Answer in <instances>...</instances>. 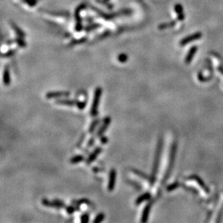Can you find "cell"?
Instances as JSON below:
<instances>
[{
    "instance_id": "1",
    "label": "cell",
    "mask_w": 223,
    "mask_h": 223,
    "mask_svg": "<svg viewBox=\"0 0 223 223\" xmlns=\"http://www.w3.org/2000/svg\"><path fill=\"white\" fill-rule=\"evenodd\" d=\"M163 149V140H160L158 142V146H157L155 157L154 163H153V171H152L151 176H150V184L151 186L154 185L155 182L156 181V176L158 174V168H159V163H160V155L162 153Z\"/></svg>"
},
{
    "instance_id": "2",
    "label": "cell",
    "mask_w": 223,
    "mask_h": 223,
    "mask_svg": "<svg viewBox=\"0 0 223 223\" xmlns=\"http://www.w3.org/2000/svg\"><path fill=\"white\" fill-rule=\"evenodd\" d=\"M102 95V88L98 87L95 90L94 97H93V103H92L91 108H90V116L94 117L98 114V106H99L100 101H101Z\"/></svg>"
},
{
    "instance_id": "3",
    "label": "cell",
    "mask_w": 223,
    "mask_h": 223,
    "mask_svg": "<svg viewBox=\"0 0 223 223\" xmlns=\"http://www.w3.org/2000/svg\"><path fill=\"white\" fill-rule=\"evenodd\" d=\"M116 176L117 173L115 169L112 168L110 170L109 177H108V191L111 192L114 190L116 182Z\"/></svg>"
},
{
    "instance_id": "4",
    "label": "cell",
    "mask_w": 223,
    "mask_h": 223,
    "mask_svg": "<svg viewBox=\"0 0 223 223\" xmlns=\"http://www.w3.org/2000/svg\"><path fill=\"white\" fill-rule=\"evenodd\" d=\"M201 36H202V33H201V32H196V33L192 34V35H188V36L185 37L184 38H183L181 41H180V45L181 46H185V45L191 43V42L200 39V38H201Z\"/></svg>"
},
{
    "instance_id": "5",
    "label": "cell",
    "mask_w": 223,
    "mask_h": 223,
    "mask_svg": "<svg viewBox=\"0 0 223 223\" xmlns=\"http://www.w3.org/2000/svg\"><path fill=\"white\" fill-rule=\"evenodd\" d=\"M111 119L110 116H106V117H105L104 119H103V124L101 126V127H100L99 129L97 131V133H96V135H95V137H101V136L103 135L105 132H106V131L107 130L108 127H109V125L111 124Z\"/></svg>"
},
{
    "instance_id": "6",
    "label": "cell",
    "mask_w": 223,
    "mask_h": 223,
    "mask_svg": "<svg viewBox=\"0 0 223 223\" xmlns=\"http://www.w3.org/2000/svg\"><path fill=\"white\" fill-rule=\"evenodd\" d=\"M70 95V93L68 91H51L48 92L46 94V98L47 99H52V98H62V97H67Z\"/></svg>"
},
{
    "instance_id": "7",
    "label": "cell",
    "mask_w": 223,
    "mask_h": 223,
    "mask_svg": "<svg viewBox=\"0 0 223 223\" xmlns=\"http://www.w3.org/2000/svg\"><path fill=\"white\" fill-rule=\"evenodd\" d=\"M102 151H103V148H102L101 147H96L94 149V150L89 155L88 158H87V160H85L86 164L89 165L91 164L92 163L94 162L95 159L97 158V157L101 154Z\"/></svg>"
},
{
    "instance_id": "8",
    "label": "cell",
    "mask_w": 223,
    "mask_h": 223,
    "mask_svg": "<svg viewBox=\"0 0 223 223\" xmlns=\"http://www.w3.org/2000/svg\"><path fill=\"white\" fill-rule=\"evenodd\" d=\"M153 204V200H150V201L147 204L145 207L144 208L143 211H142V218H141L142 222H146L147 221L149 214H150V209H151Z\"/></svg>"
},
{
    "instance_id": "9",
    "label": "cell",
    "mask_w": 223,
    "mask_h": 223,
    "mask_svg": "<svg viewBox=\"0 0 223 223\" xmlns=\"http://www.w3.org/2000/svg\"><path fill=\"white\" fill-rule=\"evenodd\" d=\"M78 100H74V99H60L56 101V104L61 105V106H77V103H79Z\"/></svg>"
},
{
    "instance_id": "10",
    "label": "cell",
    "mask_w": 223,
    "mask_h": 223,
    "mask_svg": "<svg viewBox=\"0 0 223 223\" xmlns=\"http://www.w3.org/2000/svg\"><path fill=\"white\" fill-rule=\"evenodd\" d=\"M3 82L5 86H9L10 85V74H9V69L8 66H6L3 72Z\"/></svg>"
},
{
    "instance_id": "11",
    "label": "cell",
    "mask_w": 223,
    "mask_h": 223,
    "mask_svg": "<svg viewBox=\"0 0 223 223\" xmlns=\"http://www.w3.org/2000/svg\"><path fill=\"white\" fill-rule=\"evenodd\" d=\"M175 11L177 13L178 19L182 21L185 19V14L183 13V8L181 4H177L175 5Z\"/></svg>"
},
{
    "instance_id": "12",
    "label": "cell",
    "mask_w": 223,
    "mask_h": 223,
    "mask_svg": "<svg viewBox=\"0 0 223 223\" xmlns=\"http://www.w3.org/2000/svg\"><path fill=\"white\" fill-rule=\"evenodd\" d=\"M150 197H151V194H150V192H145V194H143L140 195V196L137 197V199H136L135 201V204H142L143 201L150 199Z\"/></svg>"
},
{
    "instance_id": "13",
    "label": "cell",
    "mask_w": 223,
    "mask_h": 223,
    "mask_svg": "<svg viewBox=\"0 0 223 223\" xmlns=\"http://www.w3.org/2000/svg\"><path fill=\"white\" fill-rule=\"evenodd\" d=\"M197 49H198L197 46H192V47L190 48L189 51H188V54H187L185 59V62L186 63V64H189L191 61L194 56V54H196V52L197 51Z\"/></svg>"
},
{
    "instance_id": "14",
    "label": "cell",
    "mask_w": 223,
    "mask_h": 223,
    "mask_svg": "<svg viewBox=\"0 0 223 223\" xmlns=\"http://www.w3.org/2000/svg\"><path fill=\"white\" fill-rule=\"evenodd\" d=\"M42 204H43L45 206H47V207L55 208V209H60V208L59 207V206H58L54 201H51L48 199H42Z\"/></svg>"
},
{
    "instance_id": "15",
    "label": "cell",
    "mask_w": 223,
    "mask_h": 223,
    "mask_svg": "<svg viewBox=\"0 0 223 223\" xmlns=\"http://www.w3.org/2000/svg\"><path fill=\"white\" fill-rule=\"evenodd\" d=\"M132 172L134 173H135V175L138 176L139 177L142 178V179H145V180L150 181V177H148V176H147L146 174L144 173L143 172H142V171L140 170H137V169H135V168H132Z\"/></svg>"
},
{
    "instance_id": "16",
    "label": "cell",
    "mask_w": 223,
    "mask_h": 223,
    "mask_svg": "<svg viewBox=\"0 0 223 223\" xmlns=\"http://www.w3.org/2000/svg\"><path fill=\"white\" fill-rule=\"evenodd\" d=\"M85 160V157L83 155H78L72 157L70 159V163H72V164H76V163L82 162V161H84Z\"/></svg>"
},
{
    "instance_id": "17",
    "label": "cell",
    "mask_w": 223,
    "mask_h": 223,
    "mask_svg": "<svg viewBox=\"0 0 223 223\" xmlns=\"http://www.w3.org/2000/svg\"><path fill=\"white\" fill-rule=\"evenodd\" d=\"M100 122H101V121H100L99 119H95L94 121H93V122H92L91 124H90V128H89V133L93 134V132H95L96 127L99 125Z\"/></svg>"
},
{
    "instance_id": "18",
    "label": "cell",
    "mask_w": 223,
    "mask_h": 223,
    "mask_svg": "<svg viewBox=\"0 0 223 223\" xmlns=\"http://www.w3.org/2000/svg\"><path fill=\"white\" fill-rule=\"evenodd\" d=\"M72 204L74 205H77V206H80V204H90V201H89L88 199H81L79 200H72Z\"/></svg>"
},
{
    "instance_id": "19",
    "label": "cell",
    "mask_w": 223,
    "mask_h": 223,
    "mask_svg": "<svg viewBox=\"0 0 223 223\" xmlns=\"http://www.w3.org/2000/svg\"><path fill=\"white\" fill-rule=\"evenodd\" d=\"M80 210V208H79V206H77V205H71V206H66V211H67V214H73L75 211H79Z\"/></svg>"
},
{
    "instance_id": "20",
    "label": "cell",
    "mask_w": 223,
    "mask_h": 223,
    "mask_svg": "<svg viewBox=\"0 0 223 223\" xmlns=\"http://www.w3.org/2000/svg\"><path fill=\"white\" fill-rule=\"evenodd\" d=\"M175 25H176V21H172V22H166V23L161 24V25H159L158 28H159L160 30H164V29L169 28V27H173Z\"/></svg>"
},
{
    "instance_id": "21",
    "label": "cell",
    "mask_w": 223,
    "mask_h": 223,
    "mask_svg": "<svg viewBox=\"0 0 223 223\" xmlns=\"http://www.w3.org/2000/svg\"><path fill=\"white\" fill-rule=\"evenodd\" d=\"M105 219V214L103 213H99L96 215L93 222L94 223H99L103 222Z\"/></svg>"
},
{
    "instance_id": "22",
    "label": "cell",
    "mask_w": 223,
    "mask_h": 223,
    "mask_svg": "<svg viewBox=\"0 0 223 223\" xmlns=\"http://www.w3.org/2000/svg\"><path fill=\"white\" fill-rule=\"evenodd\" d=\"M86 105H87V100H85V101H79V103H77V106L79 110H83V109H85Z\"/></svg>"
},
{
    "instance_id": "23",
    "label": "cell",
    "mask_w": 223,
    "mask_h": 223,
    "mask_svg": "<svg viewBox=\"0 0 223 223\" xmlns=\"http://www.w3.org/2000/svg\"><path fill=\"white\" fill-rule=\"evenodd\" d=\"M80 221L82 222L85 223L89 222V214L88 213H85V214H82L80 217Z\"/></svg>"
},
{
    "instance_id": "24",
    "label": "cell",
    "mask_w": 223,
    "mask_h": 223,
    "mask_svg": "<svg viewBox=\"0 0 223 223\" xmlns=\"http://www.w3.org/2000/svg\"><path fill=\"white\" fill-rule=\"evenodd\" d=\"M118 59H119V61H120V62L124 63V62H126V61H127V59H128V56H127L126 54H122L119 55V57H118Z\"/></svg>"
},
{
    "instance_id": "25",
    "label": "cell",
    "mask_w": 223,
    "mask_h": 223,
    "mask_svg": "<svg viewBox=\"0 0 223 223\" xmlns=\"http://www.w3.org/2000/svg\"><path fill=\"white\" fill-rule=\"evenodd\" d=\"M54 201L56 204L58 205V206H59V207L60 208V209H61V208L66 207L65 203H64V201H61V200H60V199H54Z\"/></svg>"
},
{
    "instance_id": "26",
    "label": "cell",
    "mask_w": 223,
    "mask_h": 223,
    "mask_svg": "<svg viewBox=\"0 0 223 223\" xmlns=\"http://www.w3.org/2000/svg\"><path fill=\"white\" fill-rule=\"evenodd\" d=\"M95 137H92L91 138L88 140V144H87V147L90 148V147H93V145H94V143H95Z\"/></svg>"
},
{
    "instance_id": "27",
    "label": "cell",
    "mask_w": 223,
    "mask_h": 223,
    "mask_svg": "<svg viewBox=\"0 0 223 223\" xmlns=\"http://www.w3.org/2000/svg\"><path fill=\"white\" fill-rule=\"evenodd\" d=\"M129 181V183H130L131 184V185H132V186H135V188H137V189H140V190H141V186H140V185H139V184L138 183H137V182H135V181Z\"/></svg>"
},
{
    "instance_id": "28",
    "label": "cell",
    "mask_w": 223,
    "mask_h": 223,
    "mask_svg": "<svg viewBox=\"0 0 223 223\" xmlns=\"http://www.w3.org/2000/svg\"><path fill=\"white\" fill-rule=\"evenodd\" d=\"M100 140H101V142L103 144V145H106V144H107L108 142V139L107 138V137H106V136H103V135L101 137Z\"/></svg>"
},
{
    "instance_id": "29",
    "label": "cell",
    "mask_w": 223,
    "mask_h": 223,
    "mask_svg": "<svg viewBox=\"0 0 223 223\" xmlns=\"http://www.w3.org/2000/svg\"><path fill=\"white\" fill-rule=\"evenodd\" d=\"M85 134H83V135H82V137H80V140H79L78 143H77V147H80V145H82V142L84 141V140H85Z\"/></svg>"
}]
</instances>
